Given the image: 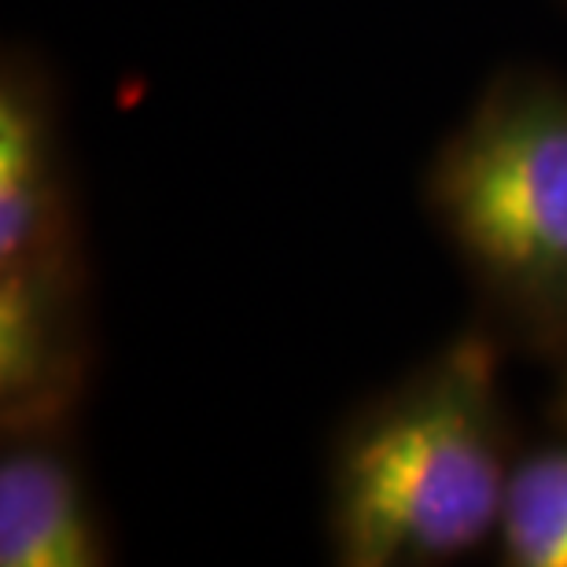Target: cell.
Masks as SVG:
<instances>
[{
	"label": "cell",
	"mask_w": 567,
	"mask_h": 567,
	"mask_svg": "<svg viewBox=\"0 0 567 567\" xmlns=\"http://www.w3.org/2000/svg\"><path fill=\"white\" fill-rule=\"evenodd\" d=\"M508 475L494 358L457 343L343 442L336 557L350 567L461 557L502 524Z\"/></svg>",
	"instance_id": "1"
},
{
	"label": "cell",
	"mask_w": 567,
	"mask_h": 567,
	"mask_svg": "<svg viewBox=\"0 0 567 567\" xmlns=\"http://www.w3.org/2000/svg\"><path fill=\"white\" fill-rule=\"evenodd\" d=\"M431 207L527 332L567 336V89H494L439 155Z\"/></svg>",
	"instance_id": "2"
},
{
	"label": "cell",
	"mask_w": 567,
	"mask_h": 567,
	"mask_svg": "<svg viewBox=\"0 0 567 567\" xmlns=\"http://www.w3.org/2000/svg\"><path fill=\"white\" fill-rule=\"evenodd\" d=\"M0 274L74 280V236L55 137L22 78L0 89Z\"/></svg>",
	"instance_id": "3"
},
{
	"label": "cell",
	"mask_w": 567,
	"mask_h": 567,
	"mask_svg": "<svg viewBox=\"0 0 567 567\" xmlns=\"http://www.w3.org/2000/svg\"><path fill=\"white\" fill-rule=\"evenodd\" d=\"M96 519L71 461L55 450L19 446L0 461V564L96 567L104 564Z\"/></svg>",
	"instance_id": "4"
},
{
	"label": "cell",
	"mask_w": 567,
	"mask_h": 567,
	"mask_svg": "<svg viewBox=\"0 0 567 567\" xmlns=\"http://www.w3.org/2000/svg\"><path fill=\"white\" fill-rule=\"evenodd\" d=\"M502 553L519 567H567V446L542 450L508 475Z\"/></svg>",
	"instance_id": "5"
},
{
	"label": "cell",
	"mask_w": 567,
	"mask_h": 567,
	"mask_svg": "<svg viewBox=\"0 0 567 567\" xmlns=\"http://www.w3.org/2000/svg\"><path fill=\"white\" fill-rule=\"evenodd\" d=\"M560 416L567 421V388H564V399H560Z\"/></svg>",
	"instance_id": "6"
}]
</instances>
